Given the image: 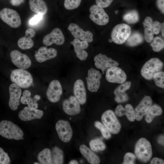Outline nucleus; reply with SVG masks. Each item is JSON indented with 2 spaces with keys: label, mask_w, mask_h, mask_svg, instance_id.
<instances>
[{
  "label": "nucleus",
  "mask_w": 164,
  "mask_h": 164,
  "mask_svg": "<svg viewBox=\"0 0 164 164\" xmlns=\"http://www.w3.org/2000/svg\"><path fill=\"white\" fill-rule=\"evenodd\" d=\"M131 83L130 81L124 82L118 86L114 91V93H124L131 87Z\"/></svg>",
  "instance_id": "nucleus-40"
},
{
  "label": "nucleus",
  "mask_w": 164,
  "mask_h": 164,
  "mask_svg": "<svg viewBox=\"0 0 164 164\" xmlns=\"http://www.w3.org/2000/svg\"><path fill=\"white\" fill-rule=\"evenodd\" d=\"M114 0H95L96 5L102 8L109 6Z\"/></svg>",
  "instance_id": "nucleus-45"
},
{
  "label": "nucleus",
  "mask_w": 164,
  "mask_h": 164,
  "mask_svg": "<svg viewBox=\"0 0 164 164\" xmlns=\"http://www.w3.org/2000/svg\"><path fill=\"white\" fill-rule=\"evenodd\" d=\"M79 150L81 154L90 163H100V160L99 157L86 145H81L79 147Z\"/></svg>",
  "instance_id": "nucleus-26"
},
{
  "label": "nucleus",
  "mask_w": 164,
  "mask_h": 164,
  "mask_svg": "<svg viewBox=\"0 0 164 164\" xmlns=\"http://www.w3.org/2000/svg\"><path fill=\"white\" fill-rule=\"evenodd\" d=\"M105 78L110 83L121 84L125 81L127 76L122 69L117 66H115L106 70Z\"/></svg>",
  "instance_id": "nucleus-10"
},
{
  "label": "nucleus",
  "mask_w": 164,
  "mask_h": 164,
  "mask_svg": "<svg viewBox=\"0 0 164 164\" xmlns=\"http://www.w3.org/2000/svg\"><path fill=\"white\" fill-rule=\"evenodd\" d=\"M29 5L31 10L37 14L43 15L47 12V5L43 0H29Z\"/></svg>",
  "instance_id": "nucleus-25"
},
{
  "label": "nucleus",
  "mask_w": 164,
  "mask_h": 164,
  "mask_svg": "<svg viewBox=\"0 0 164 164\" xmlns=\"http://www.w3.org/2000/svg\"><path fill=\"white\" fill-rule=\"evenodd\" d=\"M43 115V112L42 110L26 107L19 112L18 117L22 121H27L40 119Z\"/></svg>",
  "instance_id": "nucleus-19"
},
{
  "label": "nucleus",
  "mask_w": 164,
  "mask_h": 164,
  "mask_svg": "<svg viewBox=\"0 0 164 164\" xmlns=\"http://www.w3.org/2000/svg\"><path fill=\"white\" fill-rule=\"evenodd\" d=\"M163 66V62L157 58H152L143 65L141 70L142 76L147 80H151L154 75L161 71Z\"/></svg>",
  "instance_id": "nucleus-4"
},
{
  "label": "nucleus",
  "mask_w": 164,
  "mask_h": 164,
  "mask_svg": "<svg viewBox=\"0 0 164 164\" xmlns=\"http://www.w3.org/2000/svg\"><path fill=\"white\" fill-rule=\"evenodd\" d=\"M10 163V159L8 153L0 147V164H9Z\"/></svg>",
  "instance_id": "nucleus-41"
},
{
  "label": "nucleus",
  "mask_w": 164,
  "mask_h": 164,
  "mask_svg": "<svg viewBox=\"0 0 164 164\" xmlns=\"http://www.w3.org/2000/svg\"><path fill=\"white\" fill-rule=\"evenodd\" d=\"M135 153L141 161L148 162L152 155V146L149 142L145 138L139 139L135 144Z\"/></svg>",
  "instance_id": "nucleus-3"
},
{
  "label": "nucleus",
  "mask_w": 164,
  "mask_h": 164,
  "mask_svg": "<svg viewBox=\"0 0 164 164\" xmlns=\"http://www.w3.org/2000/svg\"><path fill=\"white\" fill-rule=\"evenodd\" d=\"M56 50L53 48H47L44 46L40 47L35 54L36 60L39 63H43L55 57L57 55Z\"/></svg>",
  "instance_id": "nucleus-21"
},
{
  "label": "nucleus",
  "mask_w": 164,
  "mask_h": 164,
  "mask_svg": "<svg viewBox=\"0 0 164 164\" xmlns=\"http://www.w3.org/2000/svg\"><path fill=\"white\" fill-rule=\"evenodd\" d=\"M94 61L96 67L101 69L103 74L108 68L118 66L119 65L118 63L116 61L101 53L96 55L94 58Z\"/></svg>",
  "instance_id": "nucleus-16"
},
{
  "label": "nucleus",
  "mask_w": 164,
  "mask_h": 164,
  "mask_svg": "<svg viewBox=\"0 0 164 164\" xmlns=\"http://www.w3.org/2000/svg\"><path fill=\"white\" fill-rule=\"evenodd\" d=\"M70 43L73 46L77 58L81 60H85L88 56V53L84 50L88 47V42L85 41H80L78 39L75 38Z\"/></svg>",
  "instance_id": "nucleus-22"
},
{
  "label": "nucleus",
  "mask_w": 164,
  "mask_h": 164,
  "mask_svg": "<svg viewBox=\"0 0 164 164\" xmlns=\"http://www.w3.org/2000/svg\"><path fill=\"white\" fill-rule=\"evenodd\" d=\"M142 24L144 28L145 39L147 42L150 43L152 41L154 36L152 18L150 16L146 17Z\"/></svg>",
  "instance_id": "nucleus-27"
},
{
  "label": "nucleus",
  "mask_w": 164,
  "mask_h": 164,
  "mask_svg": "<svg viewBox=\"0 0 164 164\" xmlns=\"http://www.w3.org/2000/svg\"><path fill=\"white\" fill-rule=\"evenodd\" d=\"M89 145L91 150L94 152L103 151L106 148V145L99 138L91 140L90 142Z\"/></svg>",
  "instance_id": "nucleus-34"
},
{
  "label": "nucleus",
  "mask_w": 164,
  "mask_h": 164,
  "mask_svg": "<svg viewBox=\"0 0 164 164\" xmlns=\"http://www.w3.org/2000/svg\"><path fill=\"white\" fill-rule=\"evenodd\" d=\"M156 5L158 9L164 14V0H156Z\"/></svg>",
  "instance_id": "nucleus-48"
},
{
  "label": "nucleus",
  "mask_w": 164,
  "mask_h": 164,
  "mask_svg": "<svg viewBox=\"0 0 164 164\" xmlns=\"http://www.w3.org/2000/svg\"><path fill=\"white\" fill-rule=\"evenodd\" d=\"M164 26V22L161 23L158 21L153 22V28L154 34L157 35L161 31L162 27Z\"/></svg>",
  "instance_id": "nucleus-44"
},
{
  "label": "nucleus",
  "mask_w": 164,
  "mask_h": 164,
  "mask_svg": "<svg viewBox=\"0 0 164 164\" xmlns=\"http://www.w3.org/2000/svg\"><path fill=\"white\" fill-rule=\"evenodd\" d=\"M164 161L162 159L158 158H154L151 161V164H163Z\"/></svg>",
  "instance_id": "nucleus-50"
},
{
  "label": "nucleus",
  "mask_w": 164,
  "mask_h": 164,
  "mask_svg": "<svg viewBox=\"0 0 164 164\" xmlns=\"http://www.w3.org/2000/svg\"><path fill=\"white\" fill-rule=\"evenodd\" d=\"M17 44L20 49L26 50L32 48L33 46L34 42L31 38L25 36L18 40Z\"/></svg>",
  "instance_id": "nucleus-33"
},
{
  "label": "nucleus",
  "mask_w": 164,
  "mask_h": 164,
  "mask_svg": "<svg viewBox=\"0 0 164 164\" xmlns=\"http://www.w3.org/2000/svg\"><path fill=\"white\" fill-rule=\"evenodd\" d=\"M1 19L9 26L13 28H17L21 24L20 17L17 12L13 9L5 8L0 11Z\"/></svg>",
  "instance_id": "nucleus-7"
},
{
  "label": "nucleus",
  "mask_w": 164,
  "mask_h": 164,
  "mask_svg": "<svg viewBox=\"0 0 164 164\" xmlns=\"http://www.w3.org/2000/svg\"><path fill=\"white\" fill-rule=\"evenodd\" d=\"M164 135H162L159 136L158 139V142L160 144L164 145Z\"/></svg>",
  "instance_id": "nucleus-52"
},
{
  "label": "nucleus",
  "mask_w": 164,
  "mask_h": 164,
  "mask_svg": "<svg viewBox=\"0 0 164 164\" xmlns=\"http://www.w3.org/2000/svg\"><path fill=\"white\" fill-rule=\"evenodd\" d=\"M37 159L41 164H52L51 151L48 148H45L38 155Z\"/></svg>",
  "instance_id": "nucleus-30"
},
{
  "label": "nucleus",
  "mask_w": 164,
  "mask_h": 164,
  "mask_svg": "<svg viewBox=\"0 0 164 164\" xmlns=\"http://www.w3.org/2000/svg\"><path fill=\"white\" fill-rule=\"evenodd\" d=\"M10 79L13 83L22 88L29 87L33 82L32 77L29 72L19 68L15 69L12 72Z\"/></svg>",
  "instance_id": "nucleus-2"
},
{
  "label": "nucleus",
  "mask_w": 164,
  "mask_h": 164,
  "mask_svg": "<svg viewBox=\"0 0 164 164\" xmlns=\"http://www.w3.org/2000/svg\"><path fill=\"white\" fill-rule=\"evenodd\" d=\"M43 15L41 14H37L32 18L29 21V23L31 25L37 24L42 19Z\"/></svg>",
  "instance_id": "nucleus-46"
},
{
  "label": "nucleus",
  "mask_w": 164,
  "mask_h": 164,
  "mask_svg": "<svg viewBox=\"0 0 164 164\" xmlns=\"http://www.w3.org/2000/svg\"><path fill=\"white\" fill-rule=\"evenodd\" d=\"M63 108L67 114L73 116L79 114L81 111L80 104L75 97L70 96L63 103Z\"/></svg>",
  "instance_id": "nucleus-18"
},
{
  "label": "nucleus",
  "mask_w": 164,
  "mask_h": 164,
  "mask_svg": "<svg viewBox=\"0 0 164 164\" xmlns=\"http://www.w3.org/2000/svg\"><path fill=\"white\" fill-rule=\"evenodd\" d=\"M34 164H40L39 163H38L37 162H35V163H34Z\"/></svg>",
  "instance_id": "nucleus-54"
},
{
  "label": "nucleus",
  "mask_w": 164,
  "mask_h": 164,
  "mask_svg": "<svg viewBox=\"0 0 164 164\" xmlns=\"http://www.w3.org/2000/svg\"><path fill=\"white\" fill-rule=\"evenodd\" d=\"M24 0H11L10 3L11 4L14 6L20 5Z\"/></svg>",
  "instance_id": "nucleus-51"
},
{
  "label": "nucleus",
  "mask_w": 164,
  "mask_h": 164,
  "mask_svg": "<svg viewBox=\"0 0 164 164\" xmlns=\"http://www.w3.org/2000/svg\"><path fill=\"white\" fill-rule=\"evenodd\" d=\"M10 56L12 63L19 69L26 70L31 66V61L29 58L18 50L12 51Z\"/></svg>",
  "instance_id": "nucleus-11"
},
{
  "label": "nucleus",
  "mask_w": 164,
  "mask_h": 164,
  "mask_svg": "<svg viewBox=\"0 0 164 164\" xmlns=\"http://www.w3.org/2000/svg\"><path fill=\"white\" fill-rule=\"evenodd\" d=\"M81 1V0H65L64 5L67 9L73 10L79 7Z\"/></svg>",
  "instance_id": "nucleus-39"
},
{
  "label": "nucleus",
  "mask_w": 164,
  "mask_h": 164,
  "mask_svg": "<svg viewBox=\"0 0 164 164\" xmlns=\"http://www.w3.org/2000/svg\"><path fill=\"white\" fill-rule=\"evenodd\" d=\"M51 151L52 164H61L63 162V151L57 147L53 148Z\"/></svg>",
  "instance_id": "nucleus-29"
},
{
  "label": "nucleus",
  "mask_w": 164,
  "mask_h": 164,
  "mask_svg": "<svg viewBox=\"0 0 164 164\" xmlns=\"http://www.w3.org/2000/svg\"><path fill=\"white\" fill-rule=\"evenodd\" d=\"M102 77L100 72L93 68L88 71L87 77H86L87 88L91 92H96L100 85V80Z\"/></svg>",
  "instance_id": "nucleus-12"
},
{
  "label": "nucleus",
  "mask_w": 164,
  "mask_h": 164,
  "mask_svg": "<svg viewBox=\"0 0 164 164\" xmlns=\"http://www.w3.org/2000/svg\"><path fill=\"white\" fill-rule=\"evenodd\" d=\"M114 94L115 95V101L118 103L126 102L129 99V97L126 93L123 94L118 93Z\"/></svg>",
  "instance_id": "nucleus-43"
},
{
  "label": "nucleus",
  "mask_w": 164,
  "mask_h": 164,
  "mask_svg": "<svg viewBox=\"0 0 164 164\" xmlns=\"http://www.w3.org/2000/svg\"><path fill=\"white\" fill-rule=\"evenodd\" d=\"M131 33V27L125 23L116 25L112 30L111 40L114 43L121 44L125 43Z\"/></svg>",
  "instance_id": "nucleus-5"
},
{
  "label": "nucleus",
  "mask_w": 164,
  "mask_h": 164,
  "mask_svg": "<svg viewBox=\"0 0 164 164\" xmlns=\"http://www.w3.org/2000/svg\"><path fill=\"white\" fill-rule=\"evenodd\" d=\"M63 93L62 86L57 80H53L49 84L46 91L48 100L53 103L58 102Z\"/></svg>",
  "instance_id": "nucleus-13"
},
{
  "label": "nucleus",
  "mask_w": 164,
  "mask_h": 164,
  "mask_svg": "<svg viewBox=\"0 0 164 164\" xmlns=\"http://www.w3.org/2000/svg\"><path fill=\"white\" fill-rule=\"evenodd\" d=\"M56 129L60 139L64 142H69L73 135V131L69 122L60 120L56 123Z\"/></svg>",
  "instance_id": "nucleus-9"
},
{
  "label": "nucleus",
  "mask_w": 164,
  "mask_h": 164,
  "mask_svg": "<svg viewBox=\"0 0 164 164\" xmlns=\"http://www.w3.org/2000/svg\"><path fill=\"white\" fill-rule=\"evenodd\" d=\"M65 41L64 36L61 30L58 28L54 29L44 37L43 42L44 45L50 46L54 43L61 45Z\"/></svg>",
  "instance_id": "nucleus-14"
},
{
  "label": "nucleus",
  "mask_w": 164,
  "mask_h": 164,
  "mask_svg": "<svg viewBox=\"0 0 164 164\" xmlns=\"http://www.w3.org/2000/svg\"><path fill=\"white\" fill-rule=\"evenodd\" d=\"M40 99V97L38 95H36L32 98L30 92L28 90H26L23 92L20 101L23 104H27L28 107L37 109L38 107L37 102Z\"/></svg>",
  "instance_id": "nucleus-24"
},
{
  "label": "nucleus",
  "mask_w": 164,
  "mask_h": 164,
  "mask_svg": "<svg viewBox=\"0 0 164 164\" xmlns=\"http://www.w3.org/2000/svg\"><path fill=\"white\" fill-rule=\"evenodd\" d=\"M164 73L160 71L156 73L153 76V79L155 85L158 87L164 89Z\"/></svg>",
  "instance_id": "nucleus-37"
},
{
  "label": "nucleus",
  "mask_w": 164,
  "mask_h": 164,
  "mask_svg": "<svg viewBox=\"0 0 164 164\" xmlns=\"http://www.w3.org/2000/svg\"><path fill=\"white\" fill-rule=\"evenodd\" d=\"M73 91L75 97L80 104H85L87 100L86 89L83 81L81 79L77 80L74 84Z\"/></svg>",
  "instance_id": "nucleus-23"
},
{
  "label": "nucleus",
  "mask_w": 164,
  "mask_h": 164,
  "mask_svg": "<svg viewBox=\"0 0 164 164\" xmlns=\"http://www.w3.org/2000/svg\"><path fill=\"white\" fill-rule=\"evenodd\" d=\"M162 112V109L159 105L157 104L152 105L146 114V121L148 123H151L156 116L161 115Z\"/></svg>",
  "instance_id": "nucleus-28"
},
{
  "label": "nucleus",
  "mask_w": 164,
  "mask_h": 164,
  "mask_svg": "<svg viewBox=\"0 0 164 164\" xmlns=\"http://www.w3.org/2000/svg\"><path fill=\"white\" fill-rule=\"evenodd\" d=\"M9 105L11 109L13 111L17 110L20 104V99L21 94V88L13 83L9 87Z\"/></svg>",
  "instance_id": "nucleus-17"
},
{
  "label": "nucleus",
  "mask_w": 164,
  "mask_h": 164,
  "mask_svg": "<svg viewBox=\"0 0 164 164\" xmlns=\"http://www.w3.org/2000/svg\"><path fill=\"white\" fill-rule=\"evenodd\" d=\"M36 35L35 30L31 28L27 29L25 32L26 36L30 38L34 37Z\"/></svg>",
  "instance_id": "nucleus-49"
},
{
  "label": "nucleus",
  "mask_w": 164,
  "mask_h": 164,
  "mask_svg": "<svg viewBox=\"0 0 164 164\" xmlns=\"http://www.w3.org/2000/svg\"><path fill=\"white\" fill-rule=\"evenodd\" d=\"M125 115L128 119L131 121H133L135 119V110L132 106L130 104H126L125 108Z\"/></svg>",
  "instance_id": "nucleus-38"
},
{
  "label": "nucleus",
  "mask_w": 164,
  "mask_h": 164,
  "mask_svg": "<svg viewBox=\"0 0 164 164\" xmlns=\"http://www.w3.org/2000/svg\"><path fill=\"white\" fill-rule=\"evenodd\" d=\"M69 164H78V162L75 160H73L70 161L69 162Z\"/></svg>",
  "instance_id": "nucleus-53"
},
{
  "label": "nucleus",
  "mask_w": 164,
  "mask_h": 164,
  "mask_svg": "<svg viewBox=\"0 0 164 164\" xmlns=\"http://www.w3.org/2000/svg\"><path fill=\"white\" fill-rule=\"evenodd\" d=\"M72 35L75 38L91 43L93 41V34L90 31H84L77 24L70 23L68 28Z\"/></svg>",
  "instance_id": "nucleus-15"
},
{
  "label": "nucleus",
  "mask_w": 164,
  "mask_h": 164,
  "mask_svg": "<svg viewBox=\"0 0 164 164\" xmlns=\"http://www.w3.org/2000/svg\"><path fill=\"white\" fill-rule=\"evenodd\" d=\"M150 44L152 50L155 52H159L164 47V39L159 36L154 38Z\"/></svg>",
  "instance_id": "nucleus-35"
},
{
  "label": "nucleus",
  "mask_w": 164,
  "mask_h": 164,
  "mask_svg": "<svg viewBox=\"0 0 164 164\" xmlns=\"http://www.w3.org/2000/svg\"><path fill=\"white\" fill-rule=\"evenodd\" d=\"M123 18L128 23L134 24L138 21L139 16L138 12L133 10L127 12L124 15Z\"/></svg>",
  "instance_id": "nucleus-32"
},
{
  "label": "nucleus",
  "mask_w": 164,
  "mask_h": 164,
  "mask_svg": "<svg viewBox=\"0 0 164 164\" xmlns=\"http://www.w3.org/2000/svg\"><path fill=\"white\" fill-rule=\"evenodd\" d=\"M115 112L116 115L117 116H122L125 115V108L122 105L119 104L117 106L115 109Z\"/></svg>",
  "instance_id": "nucleus-47"
},
{
  "label": "nucleus",
  "mask_w": 164,
  "mask_h": 164,
  "mask_svg": "<svg viewBox=\"0 0 164 164\" xmlns=\"http://www.w3.org/2000/svg\"><path fill=\"white\" fill-rule=\"evenodd\" d=\"M143 40V37L142 34L136 32L131 34L126 40V43L129 46H134L142 43Z\"/></svg>",
  "instance_id": "nucleus-31"
},
{
  "label": "nucleus",
  "mask_w": 164,
  "mask_h": 164,
  "mask_svg": "<svg viewBox=\"0 0 164 164\" xmlns=\"http://www.w3.org/2000/svg\"><path fill=\"white\" fill-rule=\"evenodd\" d=\"M89 11L90 19L97 24L104 26L108 22V16L103 8L94 5L90 7Z\"/></svg>",
  "instance_id": "nucleus-8"
},
{
  "label": "nucleus",
  "mask_w": 164,
  "mask_h": 164,
  "mask_svg": "<svg viewBox=\"0 0 164 164\" xmlns=\"http://www.w3.org/2000/svg\"><path fill=\"white\" fill-rule=\"evenodd\" d=\"M136 156L135 155L131 152H127L124 156V161L122 164H135Z\"/></svg>",
  "instance_id": "nucleus-42"
},
{
  "label": "nucleus",
  "mask_w": 164,
  "mask_h": 164,
  "mask_svg": "<svg viewBox=\"0 0 164 164\" xmlns=\"http://www.w3.org/2000/svg\"><path fill=\"white\" fill-rule=\"evenodd\" d=\"M94 125L96 128L99 129L103 137L106 139H108L111 137L110 132L105 126L101 122L96 121L94 123Z\"/></svg>",
  "instance_id": "nucleus-36"
},
{
  "label": "nucleus",
  "mask_w": 164,
  "mask_h": 164,
  "mask_svg": "<svg viewBox=\"0 0 164 164\" xmlns=\"http://www.w3.org/2000/svg\"><path fill=\"white\" fill-rule=\"evenodd\" d=\"M0 135L9 139L16 140L23 139V132L17 125L6 120L0 122Z\"/></svg>",
  "instance_id": "nucleus-1"
},
{
  "label": "nucleus",
  "mask_w": 164,
  "mask_h": 164,
  "mask_svg": "<svg viewBox=\"0 0 164 164\" xmlns=\"http://www.w3.org/2000/svg\"><path fill=\"white\" fill-rule=\"evenodd\" d=\"M101 120L110 132L116 134L120 132L121 125L113 111L108 110L104 112L101 116Z\"/></svg>",
  "instance_id": "nucleus-6"
},
{
  "label": "nucleus",
  "mask_w": 164,
  "mask_h": 164,
  "mask_svg": "<svg viewBox=\"0 0 164 164\" xmlns=\"http://www.w3.org/2000/svg\"><path fill=\"white\" fill-rule=\"evenodd\" d=\"M152 100L148 96H145L135 109V118L136 120H141L145 115L152 104Z\"/></svg>",
  "instance_id": "nucleus-20"
}]
</instances>
